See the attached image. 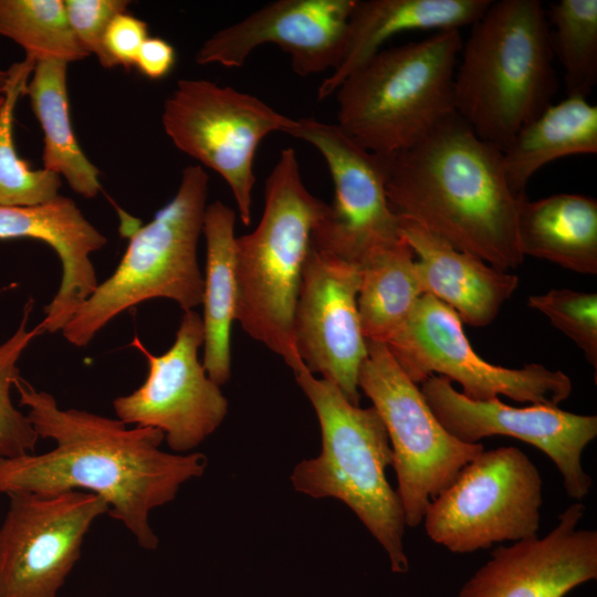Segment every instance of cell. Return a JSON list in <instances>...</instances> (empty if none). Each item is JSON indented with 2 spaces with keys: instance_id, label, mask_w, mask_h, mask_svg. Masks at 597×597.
I'll return each mask as SVG.
<instances>
[{
  "instance_id": "obj_1",
  "label": "cell",
  "mask_w": 597,
  "mask_h": 597,
  "mask_svg": "<svg viewBox=\"0 0 597 597\" xmlns=\"http://www.w3.org/2000/svg\"><path fill=\"white\" fill-rule=\"evenodd\" d=\"M19 402L39 438L55 446L41 454L0 457V493L52 494L86 490L101 496L108 514L123 523L144 549L158 537L149 514L174 501L182 484L203 475V453L160 449L164 433L80 409H62L55 398L20 375L13 381Z\"/></svg>"
},
{
  "instance_id": "obj_2",
  "label": "cell",
  "mask_w": 597,
  "mask_h": 597,
  "mask_svg": "<svg viewBox=\"0 0 597 597\" xmlns=\"http://www.w3.org/2000/svg\"><path fill=\"white\" fill-rule=\"evenodd\" d=\"M391 211L506 271L523 263L516 233L521 199L510 188L502 151L457 114L415 146L387 156Z\"/></svg>"
},
{
  "instance_id": "obj_3",
  "label": "cell",
  "mask_w": 597,
  "mask_h": 597,
  "mask_svg": "<svg viewBox=\"0 0 597 597\" xmlns=\"http://www.w3.org/2000/svg\"><path fill=\"white\" fill-rule=\"evenodd\" d=\"M453 80L455 114L503 151L557 91L546 11L538 0L493 1L471 25Z\"/></svg>"
},
{
  "instance_id": "obj_4",
  "label": "cell",
  "mask_w": 597,
  "mask_h": 597,
  "mask_svg": "<svg viewBox=\"0 0 597 597\" xmlns=\"http://www.w3.org/2000/svg\"><path fill=\"white\" fill-rule=\"evenodd\" d=\"M325 206L305 187L295 150L285 148L265 180L256 228L235 239V321L294 373L305 367L294 345V311L312 232Z\"/></svg>"
},
{
  "instance_id": "obj_5",
  "label": "cell",
  "mask_w": 597,
  "mask_h": 597,
  "mask_svg": "<svg viewBox=\"0 0 597 597\" xmlns=\"http://www.w3.org/2000/svg\"><path fill=\"white\" fill-rule=\"evenodd\" d=\"M321 427L317 457L298 462L290 480L295 491L346 504L385 549L390 569L406 574V522L399 496L386 478L394 454L385 425L371 406L350 404L331 381L305 367L294 373Z\"/></svg>"
},
{
  "instance_id": "obj_6",
  "label": "cell",
  "mask_w": 597,
  "mask_h": 597,
  "mask_svg": "<svg viewBox=\"0 0 597 597\" xmlns=\"http://www.w3.org/2000/svg\"><path fill=\"white\" fill-rule=\"evenodd\" d=\"M460 30L380 50L336 90L337 126L369 151H404L455 115Z\"/></svg>"
},
{
  "instance_id": "obj_7",
  "label": "cell",
  "mask_w": 597,
  "mask_h": 597,
  "mask_svg": "<svg viewBox=\"0 0 597 597\" xmlns=\"http://www.w3.org/2000/svg\"><path fill=\"white\" fill-rule=\"evenodd\" d=\"M208 185L209 177L200 165L182 170L176 195L150 222L132 233L114 273L97 284L63 327L70 344L86 346L115 316L147 300L169 298L184 312L202 303L197 244Z\"/></svg>"
},
{
  "instance_id": "obj_8",
  "label": "cell",
  "mask_w": 597,
  "mask_h": 597,
  "mask_svg": "<svg viewBox=\"0 0 597 597\" xmlns=\"http://www.w3.org/2000/svg\"><path fill=\"white\" fill-rule=\"evenodd\" d=\"M358 389L387 430L406 526L422 523L430 502L478 457L482 443H464L439 422L421 389L401 370L384 343L367 341Z\"/></svg>"
},
{
  "instance_id": "obj_9",
  "label": "cell",
  "mask_w": 597,
  "mask_h": 597,
  "mask_svg": "<svg viewBox=\"0 0 597 597\" xmlns=\"http://www.w3.org/2000/svg\"><path fill=\"white\" fill-rule=\"evenodd\" d=\"M543 481L516 447L483 450L428 505L422 523L430 540L452 553L537 536Z\"/></svg>"
},
{
  "instance_id": "obj_10",
  "label": "cell",
  "mask_w": 597,
  "mask_h": 597,
  "mask_svg": "<svg viewBox=\"0 0 597 597\" xmlns=\"http://www.w3.org/2000/svg\"><path fill=\"white\" fill-rule=\"evenodd\" d=\"M293 122L253 95L188 78L177 82L161 114L164 130L174 145L219 174L230 187L244 226L251 223L258 146L271 133H285Z\"/></svg>"
},
{
  "instance_id": "obj_11",
  "label": "cell",
  "mask_w": 597,
  "mask_h": 597,
  "mask_svg": "<svg viewBox=\"0 0 597 597\" xmlns=\"http://www.w3.org/2000/svg\"><path fill=\"white\" fill-rule=\"evenodd\" d=\"M385 345L413 383L442 376L460 384L461 394L473 400L503 395L519 402L557 407L573 388L567 375L541 364L506 368L481 358L458 314L429 294L419 297L406 323Z\"/></svg>"
},
{
  "instance_id": "obj_12",
  "label": "cell",
  "mask_w": 597,
  "mask_h": 597,
  "mask_svg": "<svg viewBox=\"0 0 597 597\" xmlns=\"http://www.w3.org/2000/svg\"><path fill=\"white\" fill-rule=\"evenodd\" d=\"M287 135L315 147L327 164L334 198L311 237L320 254L357 266L404 239L386 196L387 156L367 150L336 124L294 119Z\"/></svg>"
},
{
  "instance_id": "obj_13",
  "label": "cell",
  "mask_w": 597,
  "mask_h": 597,
  "mask_svg": "<svg viewBox=\"0 0 597 597\" xmlns=\"http://www.w3.org/2000/svg\"><path fill=\"white\" fill-rule=\"evenodd\" d=\"M0 527L1 597H56L107 503L86 491L11 492Z\"/></svg>"
},
{
  "instance_id": "obj_14",
  "label": "cell",
  "mask_w": 597,
  "mask_h": 597,
  "mask_svg": "<svg viewBox=\"0 0 597 597\" xmlns=\"http://www.w3.org/2000/svg\"><path fill=\"white\" fill-rule=\"evenodd\" d=\"M130 345L147 359L148 375L135 391L113 401L117 419L160 430L171 452H192L219 428L229 406L198 358L201 316L185 312L174 344L163 355L151 354L137 335Z\"/></svg>"
},
{
  "instance_id": "obj_15",
  "label": "cell",
  "mask_w": 597,
  "mask_h": 597,
  "mask_svg": "<svg viewBox=\"0 0 597 597\" xmlns=\"http://www.w3.org/2000/svg\"><path fill=\"white\" fill-rule=\"evenodd\" d=\"M421 392L443 428L464 443H480L491 436H509L543 451L563 478L566 494L584 499L593 485L582 454L597 436V417L544 405L515 408L499 397L480 401L459 392L451 381L431 375Z\"/></svg>"
},
{
  "instance_id": "obj_16",
  "label": "cell",
  "mask_w": 597,
  "mask_h": 597,
  "mask_svg": "<svg viewBox=\"0 0 597 597\" xmlns=\"http://www.w3.org/2000/svg\"><path fill=\"white\" fill-rule=\"evenodd\" d=\"M359 269L312 247L305 260L293 317L296 353L311 374L334 384L359 406V368L367 341L359 324Z\"/></svg>"
},
{
  "instance_id": "obj_17",
  "label": "cell",
  "mask_w": 597,
  "mask_h": 597,
  "mask_svg": "<svg viewBox=\"0 0 597 597\" xmlns=\"http://www.w3.org/2000/svg\"><path fill=\"white\" fill-rule=\"evenodd\" d=\"M356 0H279L211 35L196 53L200 65L239 67L262 44L291 56L297 75L338 67Z\"/></svg>"
},
{
  "instance_id": "obj_18",
  "label": "cell",
  "mask_w": 597,
  "mask_h": 597,
  "mask_svg": "<svg viewBox=\"0 0 597 597\" xmlns=\"http://www.w3.org/2000/svg\"><path fill=\"white\" fill-rule=\"evenodd\" d=\"M585 505L576 502L543 537L499 546L457 597H564L597 578V531L578 528Z\"/></svg>"
},
{
  "instance_id": "obj_19",
  "label": "cell",
  "mask_w": 597,
  "mask_h": 597,
  "mask_svg": "<svg viewBox=\"0 0 597 597\" xmlns=\"http://www.w3.org/2000/svg\"><path fill=\"white\" fill-rule=\"evenodd\" d=\"M40 240L56 252L62 280L39 323L43 333L62 331L97 286L91 254L106 238L83 216L76 203L63 196L32 207L0 206V239Z\"/></svg>"
},
{
  "instance_id": "obj_20",
  "label": "cell",
  "mask_w": 597,
  "mask_h": 597,
  "mask_svg": "<svg viewBox=\"0 0 597 597\" xmlns=\"http://www.w3.org/2000/svg\"><path fill=\"white\" fill-rule=\"evenodd\" d=\"M399 219V218H398ZM412 249L422 294L451 307L462 323L486 326L519 285V277L457 250L420 226L399 219Z\"/></svg>"
},
{
  "instance_id": "obj_21",
  "label": "cell",
  "mask_w": 597,
  "mask_h": 597,
  "mask_svg": "<svg viewBox=\"0 0 597 597\" xmlns=\"http://www.w3.org/2000/svg\"><path fill=\"white\" fill-rule=\"evenodd\" d=\"M491 0H356L343 60L317 90L320 101L381 50L391 36L417 30H460L472 25Z\"/></svg>"
},
{
  "instance_id": "obj_22",
  "label": "cell",
  "mask_w": 597,
  "mask_h": 597,
  "mask_svg": "<svg viewBox=\"0 0 597 597\" xmlns=\"http://www.w3.org/2000/svg\"><path fill=\"white\" fill-rule=\"evenodd\" d=\"M519 248L531 255L583 273H597V200L558 193L531 201L524 196L516 219Z\"/></svg>"
},
{
  "instance_id": "obj_23",
  "label": "cell",
  "mask_w": 597,
  "mask_h": 597,
  "mask_svg": "<svg viewBox=\"0 0 597 597\" xmlns=\"http://www.w3.org/2000/svg\"><path fill=\"white\" fill-rule=\"evenodd\" d=\"M235 212L216 200L207 206L202 233L206 238L203 277V359L208 376L219 386L231 376L230 336L235 321Z\"/></svg>"
},
{
  "instance_id": "obj_24",
  "label": "cell",
  "mask_w": 597,
  "mask_h": 597,
  "mask_svg": "<svg viewBox=\"0 0 597 597\" xmlns=\"http://www.w3.org/2000/svg\"><path fill=\"white\" fill-rule=\"evenodd\" d=\"M596 153L597 106L585 96L567 95L523 126L502 158L510 188L516 196H524L530 179L548 163Z\"/></svg>"
},
{
  "instance_id": "obj_25",
  "label": "cell",
  "mask_w": 597,
  "mask_h": 597,
  "mask_svg": "<svg viewBox=\"0 0 597 597\" xmlns=\"http://www.w3.org/2000/svg\"><path fill=\"white\" fill-rule=\"evenodd\" d=\"M27 94L44 135L43 168L64 177L76 193L96 197L101 190L100 170L81 149L71 124L67 63L35 62Z\"/></svg>"
},
{
  "instance_id": "obj_26",
  "label": "cell",
  "mask_w": 597,
  "mask_h": 597,
  "mask_svg": "<svg viewBox=\"0 0 597 597\" xmlns=\"http://www.w3.org/2000/svg\"><path fill=\"white\" fill-rule=\"evenodd\" d=\"M422 295L415 253L406 239L376 251L359 266L357 308L366 341L386 344Z\"/></svg>"
},
{
  "instance_id": "obj_27",
  "label": "cell",
  "mask_w": 597,
  "mask_h": 597,
  "mask_svg": "<svg viewBox=\"0 0 597 597\" xmlns=\"http://www.w3.org/2000/svg\"><path fill=\"white\" fill-rule=\"evenodd\" d=\"M35 62L29 57L12 64L0 107V206L32 207L55 199L61 177L42 169H32L15 148L13 136L14 112L27 86Z\"/></svg>"
},
{
  "instance_id": "obj_28",
  "label": "cell",
  "mask_w": 597,
  "mask_h": 597,
  "mask_svg": "<svg viewBox=\"0 0 597 597\" xmlns=\"http://www.w3.org/2000/svg\"><path fill=\"white\" fill-rule=\"evenodd\" d=\"M0 35L22 46L34 62L90 56L70 25L64 0H0Z\"/></svg>"
},
{
  "instance_id": "obj_29",
  "label": "cell",
  "mask_w": 597,
  "mask_h": 597,
  "mask_svg": "<svg viewBox=\"0 0 597 597\" xmlns=\"http://www.w3.org/2000/svg\"><path fill=\"white\" fill-rule=\"evenodd\" d=\"M567 95L587 97L597 83V0H561L546 12Z\"/></svg>"
},
{
  "instance_id": "obj_30",
  "label": "cell",
  "mask_w": 597,
  "mask_h": 597,
  "mask_svg": "<svg viewBox=\"0 0 597 597\" xmlns=\"http://www.w3.org/2000/svg\"><path fill=\"white\" fill-rule=\"evenodd\" d=\"M8 287L0 289V293ZM34 300L29 298L17 331L0 344V457L17 458L34 453L39 440L32 423L12 402L10 389L19 376L18 360L33 338L43 334L39 324L28 329Z\"/></svg>"
},
{
  "instance_id": "obj_31",
  "label": "cell",
  "mask_w": 597,
  "mask_h": 597,
  "mask_svg": "<svg viewBox=\"0 0 597 597\" xmlns=\"http://www.w3.org/2000/svg\"><path fill=\"white\" fill-rule=\"evenodd\" d=\"M528 306L544 314L552 325L568 336L597 369V295L555 289L531 295Z\"/></svg>"
},
{
  "instance_id": "obj_32",
  "label": "cell",
  "mask_w": 597,
  "mask_h": 597,
  "mask_svg": "<svg viewBox=\"0 0 597 597\" xmlns=\"http://www.w3.org/2000/svg\"><path fill=\"white\" fill-rule=\"evenodd\" d=\"M127 0H64L70 25L84 50L100 64L113 69L116 63L105 48V34L112 20L127 12Z\"/></svg>"
},
{
  "instance_id": "obj_33",
  "label": "cell",
  "mask_w": 597,
  "mask_h": 597,
  "mask_svg": "<svg viewBox=\"0 0 597 597\" xmlns=\"http://www.w3.org/2000/svg\"><path fill=\"white\" fill-rule=\"evenodd\" d=\"M148 38L145 21L125 12L116 15L105 34V48L109 56L125 69L135 65L139 49Z\"/></svg>"
},
{
  "instance_id": "obj_34",
  "label": "cell",
  "mask_w": 597,
  "mask_h": 597,
  "mask_svg": "<svg viewBox=\"0 0 597 597\" xmlns=\"http://www.w3.org/2000/svg\"><path fill=\"white\" fill-rule=\"evenodd\" d=\"M176 63V51L166 40L148 36L139 49L135 66L151 80L167 76Z\"/></svg>"
},
{
  "instance_id": "obj_35",
  "label": "cell",
  "mask_w": 597,
  "mask_h": 597,
  "mask_svg": "<svg viewBox=\"0 0 597 597\" xmlns=\"http://www.w3.org/2000/svg\"><path fill=\"white\" fill-rule=\"evenodd\" d=\"M7 82H8V70L4 71L0 69V95L4 93Z\"/></svg>"
},
{
  "instance_id": "obj_36",
  "label": "cell",
  "mask_w": 597,
  "mask_h": 597,
  "mask_svg": "<svg viewBox=\"0 0 597 597\" xmlns=\"http://www.w3.org/2000/svg\"><path fill=\"white\" fill-rule=\"evenodd\" d=\"M2 101H3V96L0 95V107H1V105H2Z\"/></svg>"
},
{
  "instance_id": "obj_37",
  "label": "cell",
  "mask_w": 597,
  "mask_h": 597,
  "mask_svg": "<svg viewBox=\"0 0 597 597\" xmlns=\"http://www.w3.org/2000/svg\"><path fill=\"white\" fill-rule=\"evenodd\" d=\"M0 597H1V576H0Z\"/></svg>"
}]
</instances>
